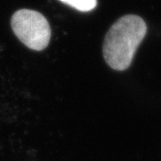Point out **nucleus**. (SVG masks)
<instances>
[{
  "mask_svg": "<svg viewBox=\"0 0 161 161\" xmlns=\"http://www.w3.org/2000/svg\"><path fill=\"white\" fill-rule=\"evenodd\" d=\"M59 1L80 12L92 11L97 6V0H59Z\"/></svg>",
  "mask_w": 161,
  "mask_h": 161,
  "instance_id": "3",
  "label": "nucleus"
},
{
  "mask_svg": "<svg viewBox=\"0 0 161 161\" xmlns=\"http://www.w3.org/2000/svg\"><path fill=\"white\" fill-rule=\"evenodd\" d=\"M147 32L142 18L128 14L118 19L106 35L103 56L106 63L116 71L126 70Z\"/></svg>",
  "mask_w": 161,
  "mask_h": 161,
  "instance_id": "1",
  "label": "nucleus"
},
{
  "mask_svg": "<svg viewBox=\"0 0 161 161\" xmlns=\"http://www.w3.org/2000/svg\"><path fill=\"white\" fill-rule=\"evenodd\" d=\"M11 25L18 39L32 50L41 51L49 43L51 37L49 23L39 12L18 10L13 14Z\"/></svg>",
  "mask_w": 161,
  "mask_h": 161,
  "instance_id": "2",
  "label": "nucleus"
}]
</instances>
